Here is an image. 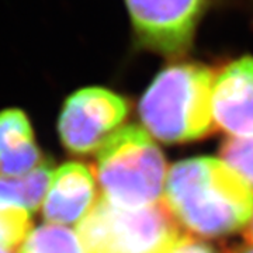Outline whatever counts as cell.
<instances>
[{
	"instance_id": "1",
	"label": "cell",
	"mask_w": 253,
	"mask_h": 253,
	"mask_svg": "<svg viewBox=\"0 0 253 253\" xmlns=\"http://www.w3.org/2000/svg\"><path fill=\"white\" fill-rule=\"evenodd\" d=\"M163 203L179 224L204 238L239 231L253 215L251 187L217 158L174 163L166 177Z\"/></svg>"
},
{
	"instance_id": "2",
	"label": "cell",
	"mask_w": 253,
	"mask_h": 253,
	"mask_svg": "<svg viewBox=\"0 0 253 253\" xmlns=\"http://www.w3.org/2000/svg\"><path fill=\"white\" fill-rule=\"evenodd\" d=\"M215 75L200 63L165 68L139 101L145 128L168 144L189 142L212 131V83Z\"/></svg>"
},
{
	"instance_id": "3",
	"label": "cell",
	"mask_w": 253,
	"mask_h": 253,
	"mask_svg": "<svg viewBox=\"0 0 253 253\" xmlns=\"http://www.w3.org/2000/svg\"><path fill=\"white\" fill-rule=\"evenodd\" d=\"M97 180L103 197L126 210L151 207L163 200L166 162L144 128L126 126L101 145Z\"/></svg>"
},
{
	"instance_id": "4",
	"label": "cell",
	"mask_w": 253,
	"mask_h": 253,
	"mask_svg": "<svg viewBox=\"0 0 253 253\" xmlns=\"http://www.w3.org/2000/svg\"><path fill=\"white\" fill-rule=\"evenodd\" d=\"M78 236L84 253H168L183 234L163 200L126 210L100 197L78 224Z\"/></svg>"
},
{
	"instance_id": "5",
	"label": "cell",
	"mask_w": 253,
	"mask_h": 253,
	"mask_svg": "<svg viewBox=\"0 0 253 253\" xmlns=\"http://www.w3.org/2000/svg\"><path fill=\"white\" fill-rule=\"evenodd\" d=\"M128 113L126 101L104 87H84L71 94L61 111V141L73 154H89L113 135Z\"/></svg>"
},
{
	"instance_id": "6",
	"label": "cell",
	"mask_w": 253,
	"mask_h": 253,
	"mask_svg": "<svg viewBox=\"0 0 253 253\" xmlns=\"http://www.w3.org/2000/svg\"><path fill=\"white\" fill-rule=\"evenodd\" d=\"M136 38L165 55L184 52L208 0H124Z\"/></svg>"
},
{
	"instance_id": "7",
	"label": "cell",
	"mask_w": 253,
	"mask_h": 253,
	"mask_svg": "<svg viewBox=\"0 0 253 253\" xmlns=\"http://www.w3.org/2000/svg\"><path fill=\"white\" fill-rule=\"evenodd\" d=\"M212 120L232 138L253 136V58L224 66L212 83Z\"/></svg>"
},
{
	"instance_id": "8",
	"label": "cell",
	"mask_w": 253,
	"mask_h": 253,
	"mask_svg": "<svg viewBox=\"0 0 253 253\" xmlns=\"http://www.w3.org/2000/svg\"><path fill=\"white\" fill-rule=\"evenodd\" d=\"M94 200L96 181L90 169L81 162H68L52 176L42 215L54 225L81 222L94 206Z\"/></svg>"
},
{
	"instance_id": "9",
	"label": "cell",
	"mask_w": 253,
	"mask_h": 253,
	"mask_svg": "<svg viewBox=\"0 0 253 253\" xmlns=\"http://www.w3.org/2000/svg\"><path fill=\"white\" fill-rule=\"evenodd\" d=\"M52 176L54 168L45 159L21 177L0 176V206L20 207L34 212L44 203Z\"/></svg>"
},
{
	"instance_id": "10",
	"label": "cell",
	"mask_w": 253,
	"mask_h": 253,
	"mask_svg": "<svg viewBox=\"0 0 253 253\" xmlns=\"http://www.w3.org/2000/svg\"><path fill=\"white\" fill-rule=\"evenodd\" d=\"M18 253H84L79 236L69 228L46 224L27 235Z\"/></svg>"
},
{
	"instance_id": "11",
	"label": "cell",
	"mask_w": 253,
	"mask_h": 253,
	"mask_svg": "<svg viewBox=\"0 0 253 253\" xmlns=\"http://www.w3.org/2000/svg\"><path fill=\"white\" fill-rule=\"evenodd\" d=\"M34 141V132L27 116L17 109L0 113V154Z\"/></svg>"
},
{
	"instance_id": "12",
	"label": "cell",
	"mask_w": 253,
	"mask_h": 253,
	"mask_svg": "<svg viewBox=\"0 0 253 253\" xmlns=\"http://www.w3.org/2000/svg\"><path fill=\"white\" fill-rule=\"evenodd\" d=\"M44 161L34 141L0 154V176L21 177L34 170Z\"/></svg>"
},
{
	"instance_id": "13",
	"label": "cell",
	"mask_w": 253,
	"mask_h": 253,
	"mask_svg": "<svg viewBox=\"0 0 253 253\" xmlns=\"http://www.w3.org/2000/svg\"><path fill=\"white\" fill-rule=\"evenodd\" d=\"M222 161L234 169L253 193V136L228 138L221 146Z\"/></svg>"
},
{
	"instance_id": "14",
	"label": "cell",
	"mask_w": 253,
	"mask_h": 253,
	"mask_svg": "<svg viewBox=\"0 0 253 253\" xmlns=\"http://www.w3.org/2000/svg\"><path fill=\"white\" fill-rule=\"evenodd\" d=\"M30 228V212L24 208L0 206V246L14 249L27 238Z\"/></svg>"
},
{
	"instance_id": "15",
	"label": "cell",
	"mask_w": 253,
	"mask_h": 253,
	"mask_svg": "<svg viewBox=\"0 0 253 253\" xmlns=\"http://www.w3.org/2000/svg\"><path fill=\"white\" fill-rule=\"evenodd\" d=\"M168 253H214V252H212V249H211L210 246H207L206 244L200 242V241L194 239V238H190V236L183 235Z\"/></svg>"
},
{
	"instance_id": "16",
	"label": "cell",
	"mask_w": 253,
	"mask_h": 253,
	"mask_svg": "<svg viewBox=\"0 0 253 253\" xmlns=\"http://www.w3.org/2000/svg\"><path fill=\"white\" fill-rule=\"evenodd\" d=\"M245 239L248 244H251L253 246V215L249 221V224L246 225V229H245Z\"/></svg>"
},
{
	"instance_id": "17",
	"label": "cell",
	"mask_w": 253,
	"mask_h": 253,
	"mask_svg": "<svg viewBox=\"0 0 253 253\" xmlns=\"http://www.w3.org/2000/svg\"><path fill=\"white\" fill-rule=\"evenodd\" d=\"M235 253H253V246H246V248H242V249L236 251Z\"/></svg>"
},
{
	"instance_id": "18",
	"label": "cell",
	"mask_w": 253,
	"mask_h": 253,
	"mask_svg": "<svg viewBox=\"0 0 253 253\" xmlns=\"http://www.w3.org/2000/svg\"><path fill=\"white\" fill-rule=\"evenodd\" d=\"M0 253H11L10 249H6V248H3V246H0Z\"/></svg>"
}]
</instances>
